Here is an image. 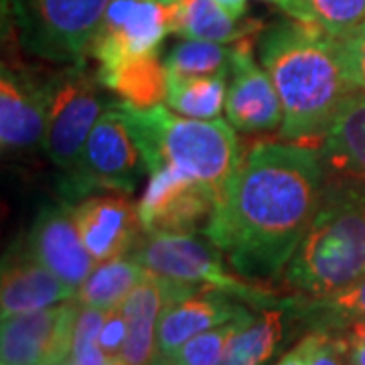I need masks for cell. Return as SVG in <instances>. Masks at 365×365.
<instances>
[{"label":"cell","mask_w":365,"mask_h":365,"mask_svg":"<svg viewBox=\"0 0 365 365\" xmlns=\"http://www.w3.org/2000/svg\"><path fill=\"white\" fill-rule=\"evenodd\" d=\"M325 182V160L313 146L258 144L222 189L205 235L240 278L272 280L309 234Z\"/></svg>","instance_id":"6da1fadb"},{"label":"cell","mask_w":365,"mask_h":365,"mask_svg":"<svg viewBox=\"0 0 365 365\" xmlns=\"http://www.w3.org/2000/svg\"><path fill=\"white\" fill-rule=\"evenodd\" d=\"M260 61L282 104L280 136L292 143L323 138L355 91L337 41L309 23L292 19L268 26L260 37Z\"/></svg>","instance_id":"7a4b0ae2"},{"label":"cell","mask_w":365,"mask_h":365,"mask_svg":"<svg viewBox=\"0 0 365 365\" xmlns=\"http://www.w3.org/2000/svg\"><path fill=\"white\" fill-rule=\"evenodd\" d=\"M114 106L130 130L148 173L169 169L222 193L242 163L234 126L222 118H185L173 114L163 104L146 110L124 102Z\"/></svg>","instance_id":"3957f363"},{"label":"cell","mask_w":365,"mask_h":365,"mask_svg":"<svg viewBox=\"0 0 365 365\" xmlns=\"http://www.w3.org/2000/svg\"><path fill=\"white\" fill-rule=\"evenodd\" d=\"M365 276V181L325 182L321 207L287 268V282L319 299Z\"/></svg>","instance_id":"277c9868"},{"label":"cell","mask_w":365,"mask_h":365,"mask_svg":"<svg viewBox=\"0 0 365 365\" xmlns=\"http://www.w3.org/2000/svg\"><path fill=\"white\" fill-rule=\"evenodd\" d=\"M222 252L211 242L199 240L195 234H144L132 248L128 258L138 262L150 272L167 276L179 282L220 290L254 309H292L297 299H282L246 278H237L223 266Z\"/></svg>","instance_id":"5b68a950"},{"label":"cell","mask_w":365,"mask_h":365,"mask_svg":"<svg viewBox=\"0 0 365 365\" xmlns=\"http://www.w3.org/2000/svg\"><path fill=\"white\" fill-rule=\"evenodd\" d=\"M144 170L143 155L112 104L96 122L78 165L67 170L61 191L67 203H78L100 191L130 195Z\"/></svg>","instance_id":"8992f818"},{"label":"cell","mask_w":365,"mask_h":365,"mask_svg":"<svg viewBox=\"0 0 365 365\" xmlns=\"http://www.w3.org/2000/svg\"><path fill=\"white\" fill-rule=\"evenodd\" d=\"M104 100L81 69L67 71L47 86V130L43 146L63 170L78 165L96 122L104 114Z\"/></svg>","instance_id":"52a82bcc"},{"label":"cell","mask_w":365,"mask_h":365,"mask_svg":"<svg viewBox=\"0 0 365 365\" xmlns=\"http://www.w3.org/2000/svg\"><path fill=\"white\" fill-rule=\"evenodd\" d=\"M167 33L170 13L163 0H112L90 47L100 66L98 73L134 57L158 53Z\"/></svg>","instance_id":"ba28073f"},{"label":"cell","mask_w":365,"mask_h":365,"mask_svg":"<svg viewBox=\"0 0 365 365\" xmlns=\"http://www.w3.org/2000/svg\"><path fill=\"white\" fill-rule=\"evenodd\" d=\"M112 0H23L31 45L55 59H79L104 21Z\"/></svg>","instance_id":"9c48e42d"},{"label":"cell","mask_w":365,"mask_h":365,"mask_svg":"<svg viewBox=\"0 0 365 365\" xmlns=\"http://www.w3.org/2000/svg\"><path fill=\"white\" fill-rule=\"evenodd\" d=\"M148 175L150 181L138 203L144 234H195L207 227L217 191L169 169Z\"/></svg>","instance_id":"30bf717a"},{"label":"cell","mask_w":365,"mask_h":365,"mask_svg":"<svg viewBox=\"0 0 365 365\" xmlns=\"http://www.w3.org/2000/svg\"><path fill=\"white\" fill-rule=\"evenodd\" d=\"M79 304L61 302L43 311L2 319V365H63L71 355Z\"/></svg>","instance_id":"8fae6325"},{"label":"cell","mask_w":365,"mask_h":365,"mask_svg":"<svg viewBox=\"0 0 365 365\" xmlns=\"http://www.w3.org/2000/svg\"><path fill=\"white\" fill-rule=\"evenodd\" d=\"M203 287L179 282L148 272L120 307L126 321V341L120 351L122 365H153L158 357V323L173 302L193 297Z\"/></svg>","instance_id":"7c38bea8"},{"label":"cell","mask_w":365,"mask_h":365,"mask_svg":"<svg viewBox=\"0 0 365 365\" xmlns=\"http://www.w3.org/2000/svg\"><path fill=\"white\" fill-rule=\"evenodd\" d=\"M25 248L35 260L76 290L98 266L81 240L67 201L41 209L26 235Z\"/></svg>","instance_id":"4fadbf2b"},{"label":"cell","mask_w":365,"mask_h":365,"mask_svg":"<svg viewBox=\"0 0 365 365\" xmlns=\"http://www.w3.org/2000/svg\"><path fill=\"white\" fill-rule=\"evenodd\" d=\"M81 240L96 264L128 256L140 240L138 205L120 193L90 195L69 203Z\"/></svg>","instance_id":"5bb4252c"},{"label":"cell","mask_w":365,"mask_h":365,"mask_svg":"<svg viewBox=\"0 0 365 365\" xmlns=\"http://www.w3.org/2000/svg\"><path fill=\"white\" fill-rule=\"evenodd\" d=\"M227 122L240 132H268L282 126V104L266 69L256 66L250 39L234 45L232 83L225 98Z\"/></svg>","instance_id":"9a60e30c"},{"label":"cell","mask_w":365,"mask_h":365,"mask_svg":"<svg viewBox=\"0 0 365 365\" xmlns=\"http://www.w3.org/2000/svg\"><path fill=\"white\" fill-rule=\"evenodd\" d=\"M78 290L35 260L29 250L11 252L2 264L0 313L2 319L35 313L76 299Z\"/></svg>","instance_id":"2e32d148"},{"label":"cell","mask_w":365,"mask_h":365,"mask_svg":"<svg viewBox=\"0 0 365 365\" xmlns=\"http://www.w3.org/2000/svg\"><path fill=\"white\" fill-rule=\"evenodd\" d=\"M47 86L2 67L0 143L2 150H29L45 140Z\"/></svg>","instance_id":"e0dca14e"},{"label":"cell","mask_w":365,"mask_h":365,"mask_svg":"<svg viewBox=\"0 0 365 365\" xmlns=\"http://www.w3.org/2000/svg\"><path fill=\"white\" fill-rule=\"evenodd\" d=\"M248 313L252 311L244 302L211 288L173 302L165 309L158 323V355L169 357L182 343Z\"/></svg>","instance_id":"ac0fdd59"},{"label":"cell","mask_w":365,"mask_h":365,"mask_svg":"<svg viewBox=\"0 0 365 365\" xmlns=\"http://www.w3.org/2000/svg\"><path fill=\"white\" fill-rule=\"evenodd\" d=\"M321 157L339 177L365 181V91H353L323 136Z\"/></svg>","instance_id":"d6986e66"},{"label":"cell","mask_w":365,"mask_h":365,"mask_svg":"<svg viewBox=\"0 0 365 365\" xmlns=\"http://www.w3.org/2000/svg\"><path fill=\"white\" fill-rule=\"evenodd\" d=\"M170 13V33L182 39L209 43H237L250 39L260 23L248 21L237 25L215 0H163Z\"/></svg>","instance_id":"ffe728a7"},{"label":"cell","mask_w":365,"mask_h":365,"mask_svg":"<svg viewBox=\"0 0 365 365\" xmlns=\"http://www.w3.org/2000/svg\"><path fill=\"white\" fill-rule=\"evenodd\" d=\"M100 83L116 91L124 104L134 108H155L167 100V67L158 53L134 57L110 71L98 73Z\"/></svg>","instance_id":"44dd1931"},{"label":"cell","mask_w":365,"mask_h":365,"mask_svg":"<svg viewBox=\"0 0 365 365\" xmlns=\"http://www.w3.org/2000/svg\"><path fill=\"white\" fill-rule=\"evenodd\" d=\"M150 270L128 256L98 264L86 282L79 287L76 302L79 307H90L98 311H116L130 297L134 288L143 282Z\"/></svg>","instance_id":"7402d4cb"},{"label":"cell","mask_w":365,"mask_h":365,"mask_svg":"<svg viewBox=\"0 0 365 365\" xmlns=\"http://www.w3.org/2000/svg\"><path fill=\"white\" fill-rule=\"evenodd\" d=\"M282 337L284 311H264L235 333L217 365H266L278 349Z\"/></svg>","instance_id":"603a6c76"},{"label":"cell","mask_w":365,"mask_h":365,"mask_svg":"<svg viewBox=\"0 0 365 365\" xmlns=\"http://www.w3.org/2000/svg\"><path fill=\"white\" fill-rule=\"evenodd\" d=\"M227 83L220 76H175L167 71V106L175 114L195 120H215L225 108Z\"/></svg>","instance_id":"cb8c5ba5"},{"label":"cell","mask_w":365,"mask_h":365,"mask_svg":"<svg viewBox=\"0 0 365 365\" xmlns=\"http://www.w3.org/2000/svg\"><path fill=\"white\" fill-rule=\"evenodd\" d=\"M292 309L299 311L300 319L313 327V331L345 333L353 323L365 321V276L335 294L311 300L297 299Z\"/></svg>","instance_id":"d4e9b609"},{"label":"cell","mask_w":365,"mask_h":365,"mask_svg":"<svg viewBox=\"0 0 365 365\" xmlns=\"http://www.w3.org/2000/svg\"><path fill=\"white\" fill-rule=\"evenodd\" d=\"M282 11L341 41L365 21V0H288Z\"/></svg>","instance_id":"484cf974"},{"label":"cell","mask_w":365,"mask_h":365,"mask_svg":"<svg viewBox=\"0 0 365 365\" xmlns=\"http://www.w3.org/2000/svg\"><path fill=\"white\" fill-rule=\"evenodd\" d=\"M234 63V47L227 49L220 43L209 41H181L165 59V67L175 76H220L227 78Z\"/></svg>","instance_id":"4316f807"},{"label":"cell","mask_w":365,"mask_h":365,"mask_svg":"<svg viewBox=\"0 0 365 365\" xmlns=\"http://www.w3.org/2000/svg\"><path fill=\"white\" fill-rule=\"evenodd\" d=\"M252 319H254V314L248 313L235 319V321L225 323V325L205 331L193 339H189L187 343H182L177 351L170 353L165 359L170 365H217L227 343L232 341V337L242 327L248 325Z\"/></svg>","instance_id":"83f0119b"},{"label":"cell","mask_w":365,"mask_h":365,"mask_svg":"<svg viewBox=\"0 0 365 365\" xmlns=\"http://www.w3.org/2000/svg\"><path fill=\"white\" fill-rule=\"evenodd\" d=\"M307 365H345L347 359V345L345 337L339 333L329 331H313L300 341Z\"/></svg>","instance_id":"f1b7e54d"},{"label":"cell","mask_w":365,"mask_h":365,"mask_svg":"<svg viewBox=\"0 0 365 365\" xmlns=\"http://www.w3.org/2000/svg\"><path fill=\"white\" fill-rule=\"evenodd\" d=\"M341 66L355 91H365V21L349 37L337 41Z\"/></svg>","instance_id":"f546056e"},{"label":"cell","mask_w":365,"mask_h":365,"mask_svg":"<svg viewBox=\"0 0 365 365\" xmlns=\"http://www.w3.org/2000/svg\"><path fill=\"white\" fill-rule=\"evenodd\" d=\"M124 341H126V321H124L122 309L108 311L102 333H100V347H102V351L112 355V357H120V351L124 347Z\"/></svg>","instance_id":"4dcf8cb0"},{"label":"cell","mask_w":365,"mask_h":365,"mask_svg":"<svg viewBox=\"0 0 365 365\" xmlns=\"http://www.w3.org/2000/svg\"><path fill=\"white\" fill-rule=\"evenodd\" d=\"M343 337L347 345V364L365 365V321L353 323Z\"/></svg>","instance_id":"1f68e13d"},{"label":"cell","mask_w":365,"mask_h":365,"mask_svg":"<svg viewBox=\"0 0 365 365\" xmlns=\"http://www.w3.org/2000/svg\"><path fill=\"white\" fill-rule=\"evenodd\" d=\"M234 21L242 19L248 11V0H215Z\"/></svg>","instance_id":"d6a6232c"},{"label":"cell","mask_w":365,"mask_h":365,"mask_svg":"<svg viewBox=\"0 0 365 365\" xmlns=\"http://www.w3.org/2000/svg\"><path fill=\"white\" fill-rule=\"evenodd\" d=\"M276 365H307V355H304L302 345L299 343L292 351H288Z\"/></svg>","instance_id":"836d02e7"},{"label":"cell","mask_w":365,"mask_h":365,"mask_svg":"<svg viewBox=\"0 0 365 365\" xmlns=\"http://www.w3.org/2000/svg\"><path fill=\"white\" fill-rule=\"evenodd\" d=\"M66 365H78V364H69V361H66ZM79 365H122V361H120L118 357H112V355H104L102 359H98V361H93V364H79Z\"/></svg>","instance_id":"e575fe53"},{"label":"cell","mask_w":365,"mask_h":365,"mask_svg":"<svg viewBox=\"0 0 365 365\" xmlns=\"http://www.w3.org/2000/svg\"><path fill=\"white\" fill-rule=\"evenodd\" d=\"M266 2H274V4H278L280 9H284V6H287L288 0H266Z\"/></svg>","instance_id":"d590c367"},{"label":"cell","mask_w":365,"mask_h":365,"mask_svg":"<svg viewBox=\"0 0 365 365\" xmlns=\"http://www.w3.org/2000/svg\"><path fill=\"white\" fill-rule=\"evenodd\" d=\"M153 365H170L169 361H167V359H165V357H160V355H158L157 357V361H155V364Z\"/></svg>","instance_id":"8d00e7d4"},{"label":"cell","mask_w":365,"mask_h":365,"mask_svg":"<svg viewBox=\"0 0 365 365\" xmlns=\"http://www.w3.org/2000/svg\"><path fill=\"white\" fill-rule=\"evenodd\" d=\"M63 365H66V364H63Z\"/></svg>","instance_id":"74e56055"}]
</instances>
